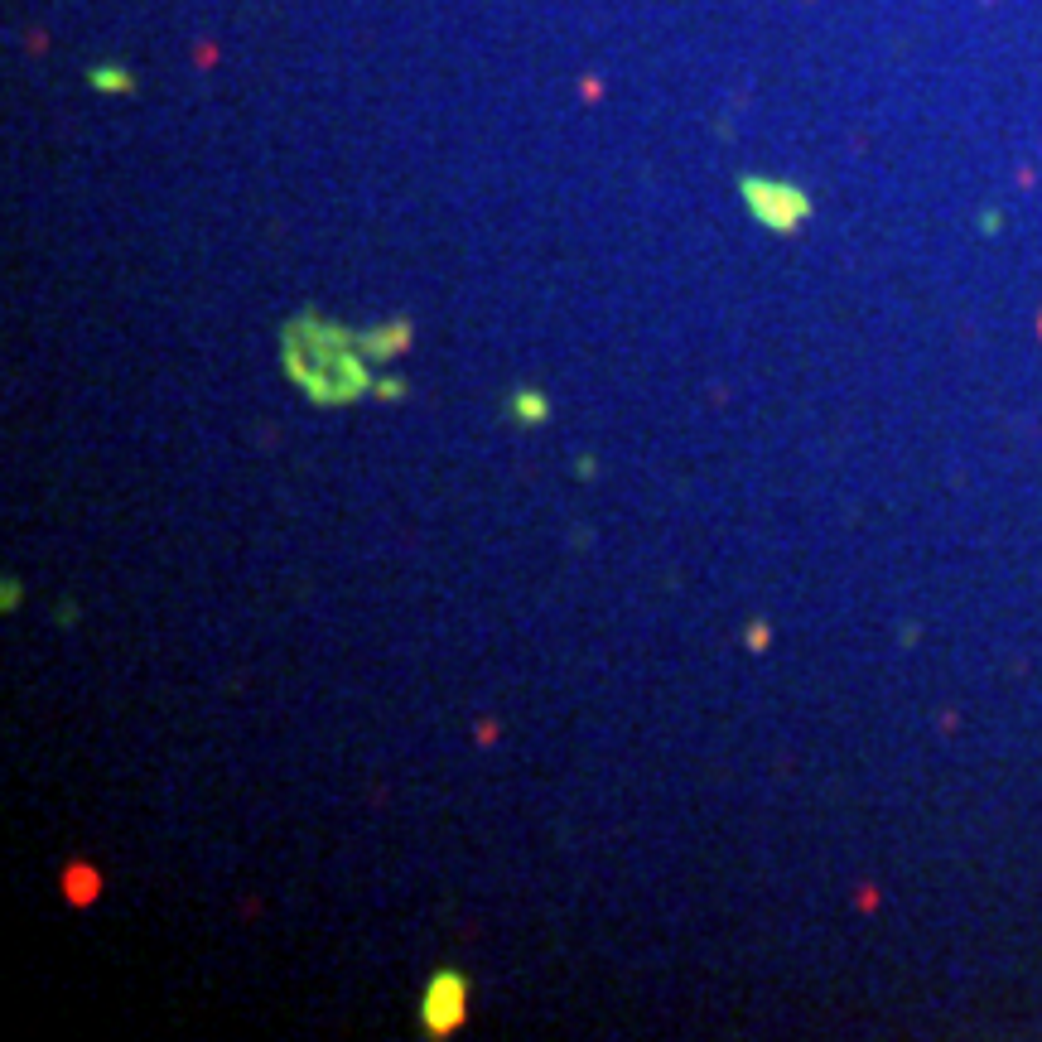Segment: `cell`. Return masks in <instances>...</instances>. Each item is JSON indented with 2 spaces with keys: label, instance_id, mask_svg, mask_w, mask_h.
I'll list each match as a JSON object with an SVG mask.
<instances>
[{
  "label": "cell",
  "instance_id": "cell-8",
  "mask_svg": "<svg viewBox=\"0 0 1042 1042\" xmlns=\"http://www.w3.org/2000/svg\"><path fill=\"white\" fill-rule=\"evenodd\" d=\"M20 599H25V584H15V579H0V613H15V608H20Z\"/></svg>",
  "mask_w": 1042,
  "mask_h": 1042
},
{
  "label": "cell",
  "instance_id": "cell-2",
  "mask_svg": "<svg viewBox=\"0 0 1042 1042\" xmlns=\"http://www.w3.org/2000/svg\"><path fill=\"white\" fill-rule=\"evenodd\" d=\"M739 198L748 208V218L768 232H796L801 222L811 218V198L787 184V179H768V174H743L739 179Z\"/></svg>",
  "mask_w": 1042,
  "mask_h": 1042
},
{
  "label": "cell",
  "instance_id": "cell-5",
  "mask_svg": "<svg viewBox=\"0 0 1042 1042\" xmlns=\"http://www.w3.org/2000/svg\"><path fill=\"white\" fill-rule=\"evenodd\" d=\"M507 415H512L517 425H546V420H550V396H546V391H536V386H517V391H512V401H507Z\"/></svg>",
  "mask_w": 1042,
  "mask_h": 1042
},
{
  "label": "cell",
  "instance_id": "cell-1",
  "mask_svg": "<svg viewBox=\"0 0 1042 1042\" xmlns=\"http://www.w3.org/2000/svg\"><path fill=\"white\" fill-rule=\"evenodd\" d=\"M280 367L309 406H357L377 386V362L357 348V329L319 309H300L280 324Z\"/></svg>",
  "mask_w": 1042,
  "mask_h": 1042
},
{
  "label": "cell",
  "instance_id": "cell-7",
  "mask_svg": "<svg viewBox=\"0 0 1042 1042\" xmlns=\"http://www.w3.org/2000/svg\"><path fill=\"white\" fill-rule=\"evenodd\" d=\"M406 391H411V382H406V377H396V372H382L377 386H372V396H382V401H401Z\"/></svg>",
  "mask_w": 1042,
  "mask_h": 1042
},
{
  "label": "cell",
  "instance_id": "cell-10",
  "mask_svg": "<svg viewBox=\"0 0 1042 1042\" xmlns=\"http://www.w3.org/2000/svg\"><path fill=\"white\" fill-rule=\"evenodd\" d=\"M575 473H579V478H594V473H599V459H594V454H584V459L575 464Z\"/></svg>",
  "mask_w": 1042,
  "mask_h": 1042
},
{
  "label": "cell",
  "instance_id": "cell-6",
  "mask_svg": "<svg viewBox=\"0 0 1042 1042\" xmlns=\"http://www.w3.org/2000/svg\"><path fill=\"white\" fill-rule=\"evenodd\" d=\"M87 83L107 97H121V92H136V73L121 63H97V68H87Z\"/></svg>",
  "mask_w": 1042,
  "mask_h": 1042
},
{
  "label": "cell",
  "instance_id": "cell-3",
  "mask_svg": "<svg viewBox=\"0 0 1042 1042\" xmlns=\"http://www.w3.org/2000/svg\"><path fill=\"white\" fill-rule=\"evenodd\" d=\"M468 1018V975L464 970H435L430 985L420 994V1028L430 1038H449L459 1033Z\"/></svg>",
  "mask_w": 1042,
  "mask_h": 1042
},
{
  "label": "cell",
  "instance_id": "cell-9",
  "mask_svg": "<svg viewBox=\"0 0 1042 1042\" xmlns=\"http://www.w3.org/2000/svg\"><path fill=\"white\" fill-rule=\"evenodd\" d=\"M743 642H748L753 652H763V647H768V623H753V628H748V637H743Z\"/></svg>",
  "mask_w": 1042,
  "mask_h": 1042
},
{
  "label": "cell",
  "instance_id": "cell-4",
  "mask_svg": "<svg viewBox=\"0 0 1042 1042\" xmlns=\"http://www.w3.org/2000/svg\"><path fill=\"white\" fill-rule=\"evenodd\" d=\"M415 343V329L411 319H386V324H372V329H357V348L372 357L377 367H386V362H396V357H406Z\"/></svg>",
  "mask_w": 1042,
  "mask_h": 1042
}]
</instances>
